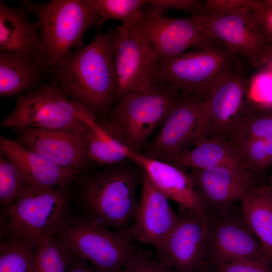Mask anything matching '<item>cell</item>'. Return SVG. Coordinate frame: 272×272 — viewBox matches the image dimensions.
<instances>
[{
	"label": "cell",
	"mask_w": 272,
	"mask_h": 272,
	"mask_svg": "<svg viewBox=\"0 0 272 272\" xmlns=\"http://www.w3.org/2000/svg\"><path fill=\"white\" fill-rule=\"evenodd\" d=\"M142 11V18L132 28L160 58L174 57L216 40L209 34L203 15L179 18L154 15L146 12L143 6Z\"/></svg>",
	"instance_id": "12"
},
{
	"label": "cell",
	"mask_w": 272,
	"mask_h": 272,
	"mask_svg": "<svg viewBox=\"0 0 272 272\" xmlns=\"http://www.w3.org/2000/svg\"><path fill=\"white\" fill-rule=\"evenodd\" d=\"M49 68L43 56L0 51V96H19L44 84Z\"/></svg>",
	"instance_id": "21"
},
{
	"label": "cell",
	"mask_w": 272,
	"mask_h": 272,
	"mask_svg": "<svg viewBox=\"0 0 272 272\" xmlns=\"http://www.w3.org/2000/svg\"><path fill=\"white\" fill-rule=\"evenodd\" d=\"M67 272H102L90 263L74 253Z\"/></svg>",
	"instance_id": "38"
},
{
	"label": "cell",
	"mask_w": 272,
	"mask_h": 272,
	"mask_svg": "<svg viewBox=\"0 0 272 272\" xmlns=\"http://www.w3.org/2000/svg\"><path fill=\"white\" fill-rule=\"evenodd\" d=\"M203 209L218 213L233 206L261 184L259 175L239 165L191 169L189 173Z\"/></svg>",
	"instance_id": "14"
},
{
	"label": "cell",
	"mask_w": 272,
	"mask_h": 272,
	"mask_svg": "<svg viewBox=\"0 0 272 272\" xmlns=\"http://www.w3.org/2000/svg\"><path fill=\"white\" fill-rule=\"evenodd\" d=\"M260 67L261 70L266 71L272 75V45L268 49Z\"/></svg>",
	"instance_id": "39"
},
{
	"label": "cell",
	"mask_w": 272,
	"mask_h": 272,
	"mask_svg": "<svg viewBox=\"0 0 272 272\" xmlns=\"http://www.w3.org/2000/svg\"><path fill=\"white\" fill-rule=\"evenodd\" d=\"M171 164L182 169H191L224 165L245 167L238 146L230 142L217 139L201 141Z\"/></svg>",
	"instance_id": "24"
},
{
	"label": "cell",
	"mask_w": 272,
	"mask_h": 272,
	"mask_svg": "<svg viewBox=\"0 0 272 272\" xmlns=\"http://www.w3.org/2000/svg\"><path fill=\"white\" fill-rule=\"evenodd\" d=\"M256 10L261 31L272 45V0H260Z\"/></svg>",
	"instance_id": "37"
},
{
	"label": "cell",
	"mask_w": 272,
	"mask_h": 272,
	"mask_svg": "<svg viewBox=\"0 0 272 272\" xmlns=\"http://www.w3.org/2000/svg\"><path fill=\"white\" fill-rule=\"evenodd\" d=\"M249 83L238 67L217 84L206 99L208 109V139L230 142L253 107Z\"/></svg>",
	"instance_id": "15"
},
{
	"label": "cell",
	"mask_w": 272,
	"mask_h": 272,
	"mask_svg": "<svg viewBox=\"0 0 272 272\" xmlns=\"http://www.w3.org/2000/svg\"><path fill=\"white\" fill-rule=\"evenodd\" d=\"M248 94H254L255 98L251 102L256 107L262 109L272 108V75L261 70L250 82Z\"/></svg>",
	"instance_id": "33"
},
{
	"label": "cell",
	"mask_w": 272,
	"mask_h": 272,
	"mask_svg": "<svg viewBox=\"0 0 272 272\" xmlns=\"http://www.w3.org/2000/svg\"><path fill=\"white\" fill-rule=\"evenodd\" d=\"M208 123L206 100L182 94L145 154L171 163L208 139Z\"/></svg>",
	"instance_id": "9"
},
{
	"label": "cell",
	"mask_w": 272,
	"mask_h": 272,
	"mask_svg": "<svg viewBox=\"0 0 272 272\" xmlns=\"http://www.w3.org/2000/svg\"><path fill=\"white\" fill-rule=\"evenodd\" d=\"M142 191L134 221L123 232L130 239L158 249L163 244L178 218L168 202V198L142 174Z\"/></svg>",
	"instance_id": "17"
},
{
	"label": "cell",
	"mask_w": 272,
	"mask_h": 272,
	"mask_svg": "<svg viewBox=\"0 0 272 272\" xmlns=\"http://www.w3.org/2000/svg\"><path fill=\"white\" fill-rule=\"evenodd\" d=\"M114 30L112 56L116 101L125 94L146 89L152 84L159 57L134 28L121 25Z\"/></svg>",
	"instance_id": "13"
},
{
	"label": "cell",
	"mask_w": 272,
	"mask_h": 272,
	"mask_svg": "<svg viewBox=\"0 0 272 272\" xmlns=\"http://www.w3.org/2000/svg\"><path fill=\"white\" fill-rule=\"evenodd\" d=\"M237 55L215 40L177 56L159 58L153 83L177 89L182 95L206 100L212 90L239 64Z\"/></svg>",
	"instance_id": "3"
},
{
	"label": "cell",
	"mask_w": 272,
	"mask_h": 272,
	"mask_svg": "<svg viewBox=\"0 0 272 272\" xmlns=\"http://www.w3.org/2000/svg\"><path fill=\"white\" fill-rule=\"evenodd\" d=\"M120 272H176L162 260L157 254L143 252Z\"/></svg>",
	"instance_id": "35"
},
{
	"label": "cell",
	"mask_w": 272,
	"mask_h": 272,
	"mask_svg": "<svg viewBox=\"0 0 272 272\" xmlns=\"http://www.w3.org/2000/svg\"><path fill=\"white\" fill-rule=\"evenodd\" d=\"M0 152L16 165L27 184L65 188L80 178L79 171L60 166L16 141L2 135Z\"/></svg>",
	"instance_id": "19"
},
{
	"label": "cell",
	"mask_w": 272,
	"mask_h": 272,
	"mask_svg": "<svg viewBox=\"0 0 272 272\" xmlns=\"http://www.w3.org/2000/svg\"><path fill=\"white\" fill-rule=\"evenodd\" d=\"M272 137V108L253 106L241 122L231 142L239 146L257 140Z\"/></svg>",
	"instance_id": "28"
},
{
	"label": "cell",
	"mask_w": 272,
	"mask_h": 272,
	"mask_svg": "<svg viewBox=\"0 0 272 272\" xmlns=\"http://www.w3.org/2000/svg\"><path fill=\"white\" fill-rule=\"evenodd\" d=\"M207 215L206 261L210 271L240 259H269L248 225L241 208L233 206Z\"/></svg>",
	"instance_id": "10"
},
{
	"label": "cell",
	"mask_w": 272,
	"mask_h": 272,
	"mask_svg": "<svg viewBox=\"0 0 272 272\" xmlns=\"http://www.w3.org/2000/svg\"><path fill=\"white\" fill-rule=\"evenodd\" d=\"M26 184L16 165L1 155V225L7 219L11 205L20 195Z\"/></svg>",
	"instance_id": "30"
},
{
	"label": "cell",
	"mask_w": 272,
	"mask_h": 272,
	"mask_svg": "<svg viewBox=\"0 0 272 272\" xmlns=\"http://www.w3.org/2000/svg\"><path fill=\"white\" fill-rule=\"evenodd\" d=\"M22 6L11 7L0 2V51L24 52L43 56L37 22L29 20Z\"/></svg>",
	"instance_id": "22"
},
{
	"label": "cell",
	"mask_w": 272,
	"mask_h": 272,
	"mask_svg": "<svg viewBox=\"0 0 272 272\" xmlns=\"http://www.w3.org/2000/svg\"><path fill=\"white\" fill-rule=\"evenodd\" d=\"M82 120L87 126L88 158L100 165H109L128 159L127 148L107 127L99 123L85 109Z\"/></svg>",
	"instance_id": "25"
},
{
	"label": "cell",
	"mask_w": 272,
	"mask_h": 272,
	"mask_svg": "<svg viewBox=\"0 0 272 272\" xmlns=\"http://www.w3.org/2000/svg\"><path fill=\"white\" fill-rule=\"evenodd\" d=\"M203 17L212 37L233 54L260 66L271 45L261 31L256 9L243 8L219 16Z\"/></svg>",
	"instance_id": "16"
},
{
	"label": "cell",
	"mask_w": 272,
	"mask_h": 272,
	"mask_svg": "<svg viewBox=\"0 0 272 272\" xmlns=\"http://www.w3.org/2000/svg\"><path fill=\"white\" fill-rule=\"evenodd\" d=\"M16 141L56 164L81 173L88 156L87 128L49 129L25 128L15 129Z\"/></svg>",
	"instance_id": "18"
},
{
	"label": "cell",
	"mask_w": 272,
	"mask_h": 272,
	"mask_svg": "<svg viewBox=\"0 0 272 272\" xmlns=\"http://www.w3.org/2000/svg\"><path fill=\"white\" fill-rule=\"evenodd\" d=\"M74 217L66 187L26 184L11 205L7 219L1 225L0 237L55 236Z\"/></svg>",
	"instance_id": "6"
},
{
	"label": "cell",
	"mask_w": 272,
	"mask_h": 272,
	"mask_svg": "<svg viewBox=\"0 0 272 272\" xmlns=\"http://www.w3.org/2000/svg\"><path fill=\"white\" fill-rule=\"evenodd\" d=\"M39 240L18 235L1 237L0 272H31Z\"/></svg>",
	"instance_id": "26"
},
{
	"label": "cell",
	"mask_w": 272,
	"mask_h": 272,
	"mask_svg": "<svg viewBox=\"0 0 272 272\" xmlns=\"http://www.w3.org/2000/svg\"><path fill=\"white\" fill-rule=\"evenodd\" d=\"M259 0H206L205 14L207 16H219L243 8L257 9Z\"/></svg>",
	"instance_id": "36"
},
{
	"label": "cell",
	"mask_w": 272,
	"mask_h": 272,
	"mask_svg": "<svg viewBox=\"0 0 272 272\" xmlns=\"http://www.w3.org/2000/svg\"><path fill=\"white\" fill-rule=\"evenodd\" d=\"M114 27L97 28L93 39L50 69L54 81L70 99L94 117L111 113L116 100L112 60Z\"/></svg>",
	"instance_id": "1"
},
{
	"label": "cell",
	"mask_w": 272,
	"mask_h": 272,
	"mask_svg": "<svg viewBox=\"0 0 272 272\" xmlns=\"http://www.w3.org/2000/svg\"><path fill=\"white\" fill-rule=\"evenodd\" d=\"M101 26L110 20H119L126 28L134 27L143 15L147 0H94Z\"/></svg>",
	"instance_id": "29"
},
{
	"label": "cell",
	"mask_w": 272,
	"mask_h": 272,
	"mask_svg": "<svg viewBox=\"0 0 272 272\" xmlns=\"http://www.w3.org/2000/svg\"><path fill=\"white\" fill-rule=\"evenodd\" d=\"M240 201L248 225L272 263V191L269 186L260 184Z\"/></svg>",
	"instance_id": "23"
},
{
	"label": "cell",
	"mask_w": 272,
	"mask_h": 272,
	"mask_svg": "<svg viewBox=\"0 0 272 272\" xmlns=\"http://www.w3.org/2000/svg\"><path fill=\"white\" fill-rule=\"evenodd\" d=\"M82 181L80 216L114 231H127L138 208L137 175L129 169L116 168Z\"/></svg>",
	"instance_id": "4"
},
{
	"label": "cell",
	"mask_w": 272,
	"mask_h": 272,
	"mask_svg": "<svg viewBox=\"0 0 272 272\" xmlns=\"http://www.w3.org/2000/svg\"><path fill=\"white\" fill-rule=\"evenodd\" d=\"M214 272H272V263L268 259L242 258L214 268Z\"/></svg>",
	"instance_id": "34"
},
{
	"label": "cell",
	"mask_w": 272,
	"mask_h": 272,
	"mask_svg": "<svg viewBox=\"0 0 272 272\" xmlns=\"http://www.w3.org/2000/svg\"><path fill=\"white\" fill-rule=\"evenodd\" d=\"M245 166L260 175L272 165V137L238 146Z\"/></svg>",
	"instance_id": "31"
},
{
	"label": "cell",
	"mask_w": 272,
	"mask_h": 272,
	"mask_svg": "<svg viewBox=\"0 0 272 272\" xmlns=\"http://www.w3.org/2000/svg\"><path fill=\"white\" fill-rule=\"evenodd\" d=\"M268 186H269L271 191H272V177L271 178V180L270 181V183L269 184H268Z\"/></svg>",
	"instance_id": "40"
},
{
	"label": "cell",
	"mask_w": 272,
	"mask_h": 272,
	"mask_svg": "<svg viewBox=\"0 0 272 272\" xmlns=\"http://www.w3.org/2000/svg\"><path fill=\"white\" fill-rule=\"evenodd\" d=\"M73 255L56 236L41 237L31 272H67Z\"/></svg>",
	"instance_id": "27"
},
{
	"label": "cell",
	"mask_w": 272,
	"mask_h": 272,
	"mask_svg": "<svg viewBox=\"0 0 272 272\" xmlns=\"http://www.w3.org/2000/svg\"><path fill=\"white\" fill-rule=\"evenodd\" d=\"M181 95L172 86L153 82L146 89L119 98L107 125L125 145L137 151L163 124Z\"/></svg>",
	"instance_id": "5"
},
{
	"label": "cell",
	"mask_w": 272,
	"mask_h": 272,
	"mask_svg": "<svg viewBox=\"0 0 272 272\" xmlns=\"http://www.w3.org/2000/svg\"><path fill=\"white\" fill-rule=\"evenodd\" d=\"M74 254L102 272H120L144 251L123 232L74 217L55 236Z\"/></svg>",
	"instance_id": "7"
},
{
	"label": "cell",
	"mask_w": 272,
	"mask_h": 272,
	"mask_svg": "<svg viewBox=\"0 0 272 272\" xmlns=\"http://www.w3.org/2000/svg\"><path fill=\"white\" fill-rule=\"evenodd\" d=\"M175 226L157 249L176 272H210L206 261L209 220L203 208H180Z\"/></svg>",
	"instance_id": "11"
},
{
	"label": "cell",
	"mask_w": 272,
	"mask_h": 272,
	"mask_svg": "<svg viewBox=\"0 0 272 272\" xmlns=\"http://www.w3.org/2000/svg\"><path fill=\"white\" fill-rule=\"evenodd\" d=\"M85 109L68 97L53 81L18 96L11 112L1 121L3 127L77 129L87 128Z\"/></svg>",
	"instance_id": "8"
},
{
	"label": "cell",
	"mask_w": 272,
	"mask_h": 272,
	"mask_svg": "<svg viewBox=\"0 0 272 272\" xmlns=\"http://www.w3.org/2000/svg\"><path fill=\"white\" fill-rule=\"evenodd\" d=\"M147 13L162 15L169 10H178L191 15L205 14V1L199 0H151L143 6Z\"/></svg>",
	"instance_id": "32"
},
{
	"label": "cell",
	"mask_w": 272,
	"mask_h": 272,
	"mask_svg": "<svg viewBox=\"0 0 272 272\" xmlns=\"http://www.w3.org/2000/svg\"><path fill=\"white\" fill-rule=\"evenodd\" d=\"M36 18L49 69L84 46L83 37L92 27L100 28V18L94 0H52L44 4L19 2Z\"/></svg>",
	"instance_id": "2"
},
{
	"label": "cell",
	"mask_w": 272,
	"mask_h": 272,
	"mask_svg": "<svg viewBox=\"0 0 272 272\" xmlns=\"http://www.w3.org/2000/svg\"><path fill=\"white\" fill-rule=\"evenodd\" d=\"M128 159L139 165L153 184L180 208L202 207L189 173L170 163L155 159L127 147Z\"/></svg>",
	"instance_id": "20"
}]
</instances>
